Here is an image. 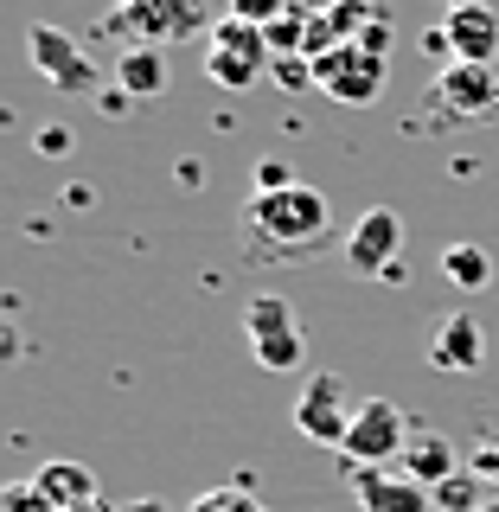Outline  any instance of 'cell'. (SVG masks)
<instances>
[{
  "instance_id": "1",
  "label": "cell",
  "mask_w": 499,
  "mask_h": 512,
  "mask_svg": "<svg viewBox=\"0 0 499 512\" xmlns=\"http://www.w3.org/2000/svg\"><path fill=\"white\" fill-rule=\"evenodd\" d=\"M237 244L244 263L256 269H301L333 244V205L320 186H276V192H250L244 218H237Z\"/></svg>"
},
{
  "instance_id": "2",
  "label": "cell",
  "mask_w": 499,
  "mask_h": 512,
  "mask_svg": "<svg viewBox=\"0 0 499 512\" xmlns=\"http://www.w3.org/2000/svg\"><path fill=\"white\" fill-rule=\"evenodd\" d=\"M314 84L333 96V103H346V109H372L378 103V90H384V77H391V64H384L378 45H365V39H333L327 52H314Z\"/></svg>"
},
{
  "instance_id": "3",
  "label": "cell",
  "mask_w": 499,
  "mask_h": 512,
  "mask_svg": "<svg viewBox=\"0 0 499 512\" xmlns=\"http://www.w3.org/2000/svg\"><path fill=\"white\" fill-rule=\"evenodd\" d=\"M244 340H250V359L263 372H301L308 365V340L295 327V301H282V295L244 301Z\"/></svg>"
},
{
  "instance_id": "4",
  "label": "cell",
  "mask_w": 499,
  "mask_h": 512,
  "mask_svg": "<svg viewBox=\"0 0 499 512\" xmlns=\"http://www.w3.org/2000/svg\"><path fill=\"white\" fill-rule=\"evenodd\" d=\"M269 32L250 26V20H218L212 39H205V77H212L218 90H250L256 77L269 71Z\"/></svg>"
},
{
  "instance_id": "5",
  "label": "cell",
  "mask_w": 499,
  "mask_h": 512,
  "mask_svg": "<svg viewBox=\"0 0 499 512\" xmlns=\"http://www.w3.org/2000/svg\"><path fill=\"white\" fill-rule=\"evenodd\" d=\"M26 52H32V71H39L58 96H96V90H103V71H96V58H90L64 26L32 20V26H26Z\"/></svg>"
},
{
  "instance_id": "6",
  "label": "cell",
  "mask_w": 499,
  "mask_h": 512,
  "mask_svg": "<svg viewBox=\"0 0 499 512\" xmlns=\"http://www.w3.org/2000/svg\"><path fill=\"white\" fill-rule=\"evenodd\" d=\"M410 448V423L404 410L391 404V397H359V410H352V429H346V448L340 455L352 468H397Z\"/></svg>"
},
{
  "instance_id": "7",
  "label": "cell",
  "mask_w": 499,
  "mask_h": 512,
  "mask_svg": "<svg viewBox=\"0 0 499 512\" xmlns=\"http://www.w3.org/2000/svg\"><path fill=\"white\" fill-rule=\"evenodd\" d=\"M429 109L442 122H499V77L493 64H468V58H448L429 84Z\"/></svg>"
},
{
  "instance_id": "8",
  "label": "cell",
  "mask_w": 499,
  "mask_h": 512,
  "mask_svg": "<svg viewBox=\"0 0 499 512\" xmlns=\"http://www.w3.org/2000/svg\"><path fill=\"white\" fill-rule=\"evenodd\" d=\"M352 391L340 372H308V384H301L295 397V429L320 448H346V429H352Z\"/></svg>"
},
{
  "instance_id": "9",
  "label": "cell",
  "mask_w": 499,
  "mask_h": 512,
  "mask_svg": "<svg viewBox=\"0 0 499 512\" xmlns=\"http://www.w3.org/2000/svg\"><path fill=\"white\" fill-rule=\"evenodd\" d=\"M397 250H404V218H397V205H372V212H359V224L346 231V269L352 276H391Z\"/></svg>"
},
{
  "instance_id": "10",
  "label": "cell",
  "mask_w": 499,
  "mask_h": 512,
  "mask_svg": "<svg viewBox=\"0 0 499 512\" xmlns=\"http://www.w3.org/2000/svg\"><path fill=\"white\" fill-rule=\"evenodd\" d=\"M109 32H122L128 45H167V39L199 32V7L192 0H122L109 13Z\"/></svg>"
},
{
  "instance_id": "11",
  "label": "cell",
  "mask_w": 499,
  "mask_h": 512,
  "mask_svg": "<svg viewBox=\"0 0 499 512\" xmlns=\"http://www.w3.org/2000/svg\"><path fill=\"white\" fill-rule=\"evenodd\" d=\"M352 493L365 512H436V493L410 468H352Z\"/></svg>"
},
{
  "instance_id": "12",
  "label": "cell",
  "mask_w": 499,
  "mask_h": 512,
  "mask_svg": "<svg viewBox=\"0 0 499 512\" xmlns=\"http://www.w3.org/2000/svg\"><path fill=\"white\" fill-rule=\"evenodd\" d=\"M442 45H448V58L493 64V52H499V13L487 7V0H461V7H448Z\"/></svg>"
},
{
  "instance_id": "13",
  "label": "cell",
  "mask_w": 499,
  "mask_h": 512,
  "mask_svg": "<svg viewBox=\"0 0 499 512\" xmlns=\"http://www.w3.org/2000/svg\"><path fill=\"white\" fill-rule=\"evenodd\" d=\"M480 359H487V333H480L474 308H455L436 327V340H429V365L436 372H474Z\"/></svg>"
},
{
  "instance_id": "14",
  "label": "cell",
  "mask_w": 499,
  "mask_h": 512,
  "mask_svg": "<svg viewBox=\"0 0 499 512\" xmlns=\"http://www.w3.org/2000/svg\"><path fill=\"white\" fill-rule=\"evenodd\" d=\"M397 468H410L429 493H436L442 480H455L461 468H468V461H461V448L448 442L442 429H410V448H404V461H397Z\"/></svg>"
},
{
  "instance_id": "15",
  "label": "cell",
  "mask_w": 499,
  "mask_h": 512,
  "mask_svg": "<svg viewBox=\"0 0 499 512\" xmlns=\"http://www.w3.org/2000/svg\"><path fill=\"white\" fill-rule=\"evenodd\" d=\"M116 90L135 96V103H154L167 90V52L160 45H122L116 52Z\"/></svg>"
},
{
  "instance_id": "16",
  "label": "cell",
  "mask_w": 499,
  "mask_h": 512,
  "mask_svg": "<svg viewBox=\"0 0 499 512\" xmlns=\"http://www.w3.org/2000/svg\"><path fill=\"white\" fill-rule=\"evenodd\" d=\"M32 487H39L58 512H77V506L96 500V474L84 468V461H45V468L32 474Z\"/></svg>"
},
{
  "instance_id": "17",
  "label": "cell",
  "mask_w": 499,
  "mask_h": 512,
  "mask_svg": "<svg viewBox=\"0 0 499 512\" xmlns=\"http://www.w3.org/2000/svg\"><path fill=\"white\" fill-rule=\"evenodd\" d=\"M442 276L461 288V295H480V288L493 282V256L487 244H448L442 250Z\"/></svg>"
},
{
  "instance_id": "18",
  "label": "cell",
  "mask_w": 499,
  "mask_h": 512,
  "mask_svg": "<svg viewBox=\"0 0 499 512\" xmlns=\"http://www.w3.org/2000/svg\"><path fill=\"white\" fill-rule=\"evenodd\" d=\"M493 493H487V480H480L474 468H461L455 480H442L436 487V512H480Z\"/></svg>"
},
{
  "instance_id": "19",
  "label": "cell",
  "mask_w": 499,
  "mask_h": 512,
  "mask_svg": "<svg viewBox=\"0 0 499 512\" xmlns=\"http://www.w3.org/2000/svg\"><path fill=\"white\" fill-rule=\"evenodd\" d=\"M186 512H269V506L256 500L250 487H212V493H199Z\"/></svg>"
},
{
  "instance_id": "20",
  "label": "cell",
  "mask_w": 499,
  "mask_h": 512,
  "mask_svg": "<svg viewBox=\"0 0 499 512\" xmlns=\"http://www.w3.org/2000/svg\"><path fill=\"white\" fill-rule=\"evenodd\" d=\"M0 512H58V506L45 500V493L32 487V480H13V487L0 493Z\"/></svg>"
},
{
  "instance_id": "21",
  "label": "cell",
  "mask_w": 499,
  "mask_h": 512,
  "mask_svg": "<svg viewBox=\"0 0 499 512\" xmlns=\"http://www.w3.org/2000/svg\"><path fill=\"white\" fill-rule=\"evenodd\" d=\"M282 13H288V0H231V20H250V26H276L282 20Z\"/></svg>"
},
{
  "instance_id": "22",
  "label": "cell",
  "mask_w": 499,
  "mask_h": 512,
  "mask_svg": "<svg viewBox=\"0 0 499 512\" xmlns=\"http://www.w3.org/2000/svg\"><path fill=\"white\" fill-rule=\"evenodd\" d=\"M468 468L487 480V487H499V442H480L474 455H468Z\"/></svg>"
},
{
  "instance_id": "23",
  "label": "cell",
  "mask_w": 499,
  "mask_h": 512,
  "mask_svg": "<svg viewBox=\"0 0 499 512\" xmlns=\"http://www.w3.org/2000/svg\"><path fill=\"white\" fill-rule=\"evenodd\" d=\"M276 186H295V180H288L282 160H263V167H256V186H250V192H276Z\"/></svg>"
},
{
  "instance_id": "24",
  "label": "cell",
  "mask_w": 499,
  "mask_h": 512,
  "mask_svg": "<svg viewBox=\"0 0 499 512\" xmlns=\"http://www.w3.org/2000/svg\"><path fill=\"white\" fill-rule=\"evenodd\" d=\"M39 154H71V135H64V128H45V135H39Z\"/></svg>"
},
{
  "instance_id": "25",
  "label": "cell",
  "mask_w": 499,
  "mask_h": 512,
  "mask_svg": "<svg viewBox=\"0 0 499 512\" xmlns=\"http://www.w3.org/2000/svg\"><path fill=\"white\" fill-rule=\"evenodd\" d=\"M122 512H173V506H167V500H128Z\"/></svg>"
},
{
  "instance_id": "26",
  "label": "cell",
  "mask_w": 499,
  "mask_h": 512,
  "mask_svg": "<svg viewBox=\"0 0 499 512\" xmlns=\"http://www.w3.org/2000/svg\"><path fill=\"white\" fill-rule=\"evenodd\" d=\"M77 512H122V506H103V500H90V506H77Z\"/></svg>"
},
{
  "instance_id": "27",
  "label": "cell",
  "mask_w": 499,
  "mask_h": 512,
  "mask_svg": "<svg viewBox=\"0 0 499 512\" xmlns=\"http://www.w3.org/2000/svg\"><path fill=\"white\" fill-rule=\"evenodd\" d=\"M480 512H499V493H493V500H487V506H480Z\"/></svg>"
},
{
  "instance_id": "28",
  "label": "cell",
  "mask_w": 499,
  "mask_h": 512,
  "mask_svg": "<svg viewBox=\"0 0 499 512\" xmlns=\"http://www.w3.org/2000/svg\"><path fill=\"white\" fill-rule=\"evenodd\" d=\"M448 7H461V0H448Z\"/></svg>"
}]
</instances>
